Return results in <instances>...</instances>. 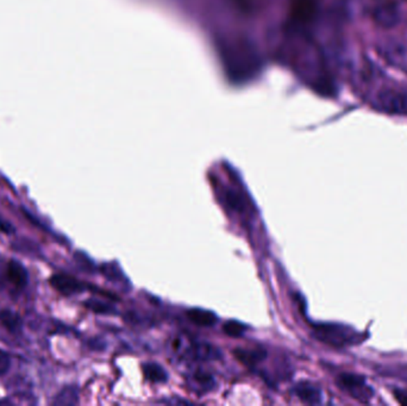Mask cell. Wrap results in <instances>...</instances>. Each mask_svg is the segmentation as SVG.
<instances>
[{
    "mask_svg": "<svg viewBox=\"0 0 407 406\" xmlns=\"http://www.w3.org/2000/svg\"><path fill=\"white\" fill-rule=\"evenodd\" d=\"M51 284L56 291L63 296H73V294H81L86 285L84 282L78 280L74 277L67 274H55L51 278Z\"/></svg>",
    "mask_w": 407,
    "mask_h": 406,
    "instance_id": "4",
    "label": "cell"
},
{
    "mask_svg": "<svg viewBox=\"0 0 407 406\" xmlns=\"http://www.w3.org/2000/svg\"><path fill=\"white\" fill-rule=\"evenodd\" d=\"M101 269H103V274H105L109 279H117V267H114L112 264H105L101 267Z\"/></svg>",
    "mask_w": 407,
    "mask_h": 406,
    "instance_id": "18",
    "label": "cell"
},
{
    "mask_svg": "<svg viewBox=\"0 0 407 406\" xmlns=\"http://www.w3.org/2000/svg\"><path fill=\"white\" fill-rule=\"evenodd\" d=\"M0 231H3L5 234H13L15 232V228H13L11 223L5 221L4 218L0 216Z\"/></svg>",
    "mask_w": 407,
    "mask_h": 406,
    "instance_id": "19",
    "label": "cell"
},
{
    "mask_svg": "<svg viewBox=\"0 0 407 406\" xmlns=\"http://www.w3.org/2000/svg\"><path fill=\"white\" fill-rule=\"evenodd\" d=\"M395 397L401 405H407V391L405 389H395Z\"/></svg>",
    "mask_w": 407,
    "mask_h": 406,
    "instance_id": "20",
    "label": "cell"
},
{
    "mask_svg": "<svg viewBox=\"0 0 407 406\" xmlns=\"http://www.w3.org/2000/svg\"><path fill=\"white\" fill-rule=\"evenodd\" d=\"M234 355L241 364L254 367L265 360L267 353L261 348H236Z\"/></svg>",
    "mask_w": 407,
    "mask_h": 406,
    "instance_id": "7",
    "label": "cell"
},
{
    "mask_svg": "<svg viewBox=\"0 0 407 406\" xmlns=\"http://www.w3.org/2000/svg\"><path fill=\"white\" fill-rule=\"evenodd\" d=\"M5 403L8 402H6V400H0V404H5Z\"/></svg>",
    "mask_w": 407,
    "mask_h": 406,
    "instance_id": "21",
    "label": "cell"
},
{
    "mask_svg": "<svg viewBox=\"0 0 407 406\" xmlns=\"http://www.w3.org/2000/svg\"><path fill=\"white\" fill-rule=\"evenodd\" d=\"M247 330V327L243 323L237 322V321H227L223 325V331L230 337H241Z\"/></svg>",
    "mask_w": 407,
    "mask_h": 406,
    "instance_id": "14",
    "label": "cell"
},
{
    "mask_svg": "<svg viewBox=\"0 0 407 406\" xmlns=\"http://www.w3.org/2000/svg\"><path fill=\"white\" fill-rule=\"evenodd\" d=\"M186 355L189 356L191 360L212 361L219 359L222 354L212 344H194L187 349Z\"/></svg>",
    "mask_w": 407,
    "mask_h": 406,
    "instance_id": "6",
    "label": "cell"
},
{
    "mask_svg": "<svg viewBox=\"0 0 407 406\" xmlns=\"http://www.w3.org/2000/svg\"><path fill=\"white\" fill-rule=\"evenodd\" d=\"M143 374L147 380L155 384H164L168 380V373L156 362H148L143 364Z\"/></svg>",
    "mask_w": 407,
    "mask_h": 406,
    "instance_id": "10",
    "label": "cell"
},
{
    "mask_svg": "<svg viewBox=\"0 0 407 406\" xmlns=\"http://www.w3.org/2000/svg\"><path fill=\"white\" fill-rule=\"evenodd\" d=\"M5 277L9 281L10 285L17 291L26 289L29 284V273L21 261L16 259L9 260V262L6 264Z\"/></svg>",
    "mask_w": 407,
    "mask_h": 406,
    "instance_id": "3",
    "label": "cell"
},
{
    "mask_svg": "<svg viewBox=\"0 0 407 406\" xmlns=\"http://www.w3.org/2000/svg\"><path fill=\"white\" fill-rule=\"evenodd\" d=\"M10 366H11V357L9 353L0 350V377H3L9 372Z\"/></svg>",
    "mask_w": 407,
    "mask_h": 406,
    "instance_id": "16",
    "label": "cell"
},
{
    "mask_svg": "<svg viewBox=\"0 0 407 406\" xmlns=\"http://www.w3.org/2000/svg\"><path fill=\"white\" fill-rule=\"evenodd\" d=\"M187 317L198 327H212L218 321L217 314H214L212 311L204 310V309H199V307H194V309L187 311Z\"/></svg>",
    "mask_w": 407,
    "mask_h": 406,
    "instance_id": "8",
    "label": "cell"
},
{
    "mask_svg": "<svg viewBox=\"0 0 407 406\" xmlns=\"http://www.w3.org/2000/svg\"><path fill=\"white\" fill-rule=\"evenodd\" d=\"M313 334L319 341L332 347H345L357 341L353 329L340 324H318L313 328Z\"/></svg>",
    "mask_w": 407,
    "mask_h": 406,
    "instance_id": "1",
    "label": "cell"
},
{
    "mask_svg": "<svg viewBox=\"0 0 407 406\" xmlns=\"http://www.w3.org/2000/svg\"><path fill=\"white\" fill-rule=\"evenodd\" d=\"M85 306L89 310L93 311L94 314H114L116 309L114 306L110 305L107 303L101 302L98 299H89L85 302Z\"/></svg>",
    "mask_w": 407,
    "mask_h": 406,
    "instance_id": "13",
    "label": "cell"
},
{
    "mask_svg": "<svg viewBox=\"0 0 407 406\" xmlns=\"http://www.w3.org/2000/svg\"><path fill=\"white\" fill-rule=\"evenodd\" d=\"M54 405L73 406L79 404V389L76 386H66L54 398Z\"/></svg>",
    "mask_w": 407,
    "mask_h": 406,
    "instance_id": "11",
    "label": "cell"
},
{
    "mask_svg": "<svg viewBox=\"0 0 407 406\" xmlns=\"http://www.w3.org/2000/svg\"><path fill=\"white\" fill-rule=\"evenodd\" d=\"M294 394L302 402L310 404V405H317L323 400L322 389H319V386L315 385L313 382H310V381H300L294 387Z\"/></svg>",
    "mask_w": 407,
    "mask_h": 406,
    "instance_id": "5",
    "label": "cell"
},
{
    "mask_svg": "<svg viewBox=\"0 0 407 406\" xmlns=\"http://www.w3.org/2000/svg\"><path fill=\"white\" fill-rule=\"evenodd\" d=\"M337 385L360 402H367L373 396V389L367 385L365 378L353 373H343L338 375Z\"/></svg>",
    "mask_w": 407,
    "mask_h": 406,
    "instance_id": "2",
    "label": "cell"
},
{
    "mask_svg": "<svg viewBox=\"0 0 407 406\" xmlns=\"http://www.w3.org/2000/svg\"><path fill=\"white\" fill-rule=\"evenodd\" d=\"M191 379L193 381L194 385L197 386V389H202V392H209L211 389H214L216 385L214 375L210 372H206L202 369H197L192 374Z\"/></svg>",
    "mask_w": 407,
    "mask_h": 406,
    "instance_id": "12",
    "label": "cell"
},
{
    "mask_svg": "<svg viewBox=\"0 0 407 406\" xmlns=\"http://www.w3.org/2000/svg\"><path fill=\"white\" fill-rule=\"evenodd\" d=\"M0 323L11 334H19L23 329V321L21 316L16 314L15 311L8 310V309L0 311Z\"/></svg>",
    "mask_w": 407,
    "mask_h": 406,
    "instance_id": "9",
    "label": "cell"
},
{
    "mask_svg": "<svg viewBox=\"0 0 407 406\" xmlns=\"http://www.w3.org/2000/svg\"><path fill=\"white\" fill-rule=\"evenodd\" d=\"M225 201H227V205L230 206L231 209L237 211V212H242L245 209L243 197L239 193L235 192V191H227V194H225Z\"/></svg>",
    "mask_w": 407,
    "mask_h": 406,
    "instance_id": "15",
    "label": "cell"
},
{
    "mask_svg": "<svg viewBox=\"0 0 407 406\" xmlns=\"http://www.w3.org/2000/svg\"><path fill=\"white\" fill-rule=\"evenodd\" d=\"M74 259H76V262H78L81 267L84 268V269H86V271H92L93 262L89 259V257H87V255H85L84 253L76 251V255H74Z\"/></svg>",
    "mask_w": 407,
    "mask_h": 406,
    "instance_id": "17",
    "label": "cell"
}]
</instances>
